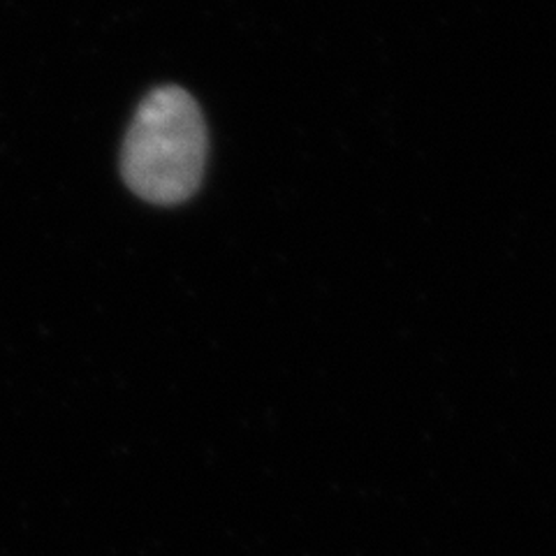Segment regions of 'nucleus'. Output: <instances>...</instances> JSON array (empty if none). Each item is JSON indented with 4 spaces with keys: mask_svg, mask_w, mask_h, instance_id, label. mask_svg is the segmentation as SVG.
<instances>
[{
    "mask_svg": "<svg viewBox=\"0 0 556 556\" xmlns=\"http://www.w3.org/2000/svg\"><path fill=\"white\" fill-rule=\"evenodd\" d=\"M206 165L200 104L179 86H161L139 104L128 128L121 172L135 195L151 204H181L195 195Z\"/></svg>",
    "mask_w": 556,
    "mask_h": 556,
    "instance_id": "f257e3e1",
    "label": "nucleus"
}]
</instances>
